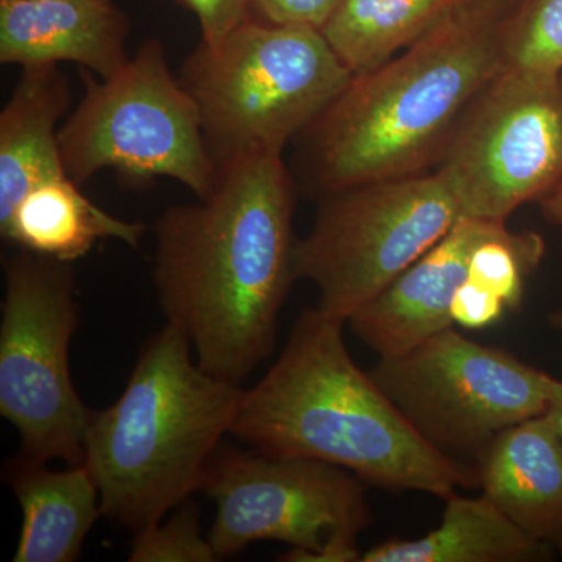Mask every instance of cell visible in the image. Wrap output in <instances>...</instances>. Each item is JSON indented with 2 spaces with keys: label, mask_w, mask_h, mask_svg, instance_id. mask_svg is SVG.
Masks as SVG:
<instances>
[{
  "label": "cell",
  "mask_w": 562,
  "mask_h": 562,
  "mask_svg": "<svg viewBox=\"0 0 562 562\" xmlns=\"http://www.w3.org/2000/svg\"><path fill=\"white\" fill-rule=\"evenodd\" d=\"M131 562H216L209 538H203L199 514L187 508L171 519L149 525L133 536Z\"/></svg>",
  "instance_id": "7402d4cb"
},
{
  "label": "cell",
  "mask_w": 562,
  "mask_h": 562,
  "mask_svg": "<svg viewBox=\"0 0 562 562\" xmlns=\"http://www.w3.org/2000/svg\"><path fill=\"white\" fill-rule=\"evenodd\" d=\"M371 376L425 441L458 460L480 454L502 431L541 416L558 380L509 351L446 328Z\"/></svg>",
  "instance_id": "30bf717a"
},
{
  "label": "cell",
  "mask_w": 562,
  "mask_h": 562,
  "mask_svg": "<svg viewBox=\"0 0 562 562\" xmlns=\"http://www.w3.org/2000/svg\"><path fill=\"white\" fill-rule=\"evenodd\" d=\"M543 220L562 233V184L539 202Z\"/></svg>",
  "instance_id": "484cf974"
},
{
  "label": "cell",
  "mask_w": 562,
  "mask_h": 562,
  "mask_svg": "<svg viewBox=\"0 0 562 562\" xmlns=\"http://www.w3.org/2000/svg\"><path fill=\"white\" fill-rule=\"evenodd\" d=\"M21 69L0 111V224L36 184L68 176L57 128L72 99L68 77L57 65Z\"/></svg>",
  "instance_id": "9a60e30c"
},
{
  "label": "cell",
  "mask_w": 562,
  "mask_h": 562,
  "mask_svg": "<svg viewBox=\"0 0 562 562\" xmlns=\"http://www.w3.org/2000/svg\"><path fill=\"white\" fill-rule=\"evenodd\" d=\"M85 94L58 131L66 173L85 184L113 169L144 183L168 177L203 199L217 166L203 138L201 114L173 76L160 40L140 44L109 79L80 70Z\"/></svg>",
  "instance_id": "8992f818"
},
{
  "label": "cell",
  "mask_w": 562,
  "mask_h": 562,
  "mask_svg": "<svg viewBox=\"0 0 562 562\" xmlns=\"http://www.w3.org/2000/svg\"><path fill=\"white\" fill-rule=\"evenodd\" d=\"M341 0H250V16L277 25L322 31Z\"/></svg>",
  "instance_id": "603a6c76"
},
{
  "label": "cell",
  "mask_w": 562,
  "mask_h": 562,
  "mask_svg": "<svg viewBox=\"0 0 562 562\" xmlns=\"http://www.w3.org/2000/svg\"><path fill=\"white\" fill-rule=\"evenodd\" d=\"M438 528L420 539L387 541L361 554V562H536L554 550L532 541L486 495L446 498Z\"/></svg>",
  "instance_id": "ac0fdd59"
},
{
  "label": "cell",
  "mask_w": 562,
  "mask_h": 562,
  "mask_svg": "<svg viewBox=\"0 0 562 562\" xmlns=\"http://www.w3.org/2000/svg\"><path fill=\"white\" fill-rule=\"evenodd\" d=\"M7 482L22 514L14 562H72L92 525L103 516L101 494L87 464L49 471L46 462L14 458Z\"/></svg>",
  "instance_id": "2e32d148"
},
{
  "label": "cell",
  "mask_w": 562,
  "mask_h": 562,
  "mask_svg": "<svg viewBox=\"0 0 562 562\" xmlns=\"http://www.w3.org/2000/svg\"><path fill=\"white\" fill-rule=\"evenodd\" d=\"M546 413L552 417L554 427H557L562 438V380H558L552 398H550L549 408H547Z\"/></svg>",
  "instance_id": "4316f807"
},
{
  "label": "cell",
  "mask_w": 562,
  "mask_h": 562,
  "mask_svg": "<svg viewBox=\"0 0 562 562\" xmlns=\"http://www.w3.org/2000/svg\"><path fill=\"white\" fill-rule=\"evenodd\" d=\"M506 227V222L461 217L441 241L347 321L351 330L380 358H390L453 327L450 305L468 280L473 250Z\"/></svg>",
  "instance_id": "7c38bea8"
},
{
  "label": "cell",
  "mask_w": 562,
  "mask_h": 562,
  "mask_svg": "<svg viewBox=\"0 0 562 562\" xmlns=\"http://www.w3.org/2000/svg\"><path fill=\"white\" fill-rule=\"evenodd\" d=\"M550 325L562 335V306L561 308L554 310L553 313H550L549 316Z\"/></svg>",
  "instance_id": "83f0119b"
},
{
  "label": "cell",
  "mask_w": 562,
  "mask_h": 562,
  "mask_svg": "<svg viewBox=\"0 0 562 562\" xmlns=\"http://www.w3.org/2000/svg\"><path fill=\"white\" fill-rule=\"evenodd\" d=\"M506 310L508 306L497 294L468 277L454 294L450 316L462 328L482 330L501 319Z\"/></svg>",
  "instance_id": "cb8c5ba5"
},
{
  "label": "cell",
  "mask_w": 562,
  "mask_h": 562,
  "mask_svg": "<svg viewBox=\"0 0 562 562\" xmlns=\"http://www.w3.org/2000/svg\"><path fill=\"white\" fill-rule=\"evenodd\" d=\"M546 243L535 232L516 233L508 227L473 250L469 280L497 294L508 310L522 303L525 280L541 265Z\"/></svg>",
  "instance_id": "44dd1931"
},
{
  "label": "cell",
  "mask_w": 562,
  "mask_h": 562,
  "mask_svg": "<svg viewBox=\"0 0 562 562\" xmlns=\"http://www.w3.org/2000/svg\"><path fill=\"white\" fill-rule=\"evenodd\" d=\"M461 210L435 173L372 181L319 199L295 246V277L316 284V308L347 322L452 231Z\"/></svg>",
  "instance_id": "ba28073f"
},
{
  "label": "cell",
  "mask_w": 562,
  "mask_h": 562,
  "mask_svg": "<svg viewBox=\"0 0 562 562\" xmlns=\"http://www.w3.org/2000/svg\"><path fill=\"white\" fill-rule=\"evenodd\" d=\"M476 471L483 495L528 538L562 550V438L549 414L502 431Z\"/></svg>",
  "instance_id": "5bb4252c"
},
{
  "label": "cell",
  "mask_w": 562,
  "mask_h": 562,
  "mask_svg": "<svg viewBox=\"0 0 562 562\" xmlns=\"http://www.w3.org/2000/svg\"><path fill=\"white\" fill-rule=\"evenodd\" d=\"M516 0H458L403 54L353 76L299 135L303 187L317 199L441 160L458 124L503 70Z\"/></svg>",
  "instance_id": "7a4b0ae2"
},
{
  "label": "cell",
  "mask_w": 562,
  "mask_h": 562,
  "mask_svg": "<svg viewBox=\"0 0 562 562\" xmlns=\"http://www.w3.org/2000/svg\"><path fill=\"white\" fill-rule=\"evenodd\" d=\"M458 0H341L322 35L353 76L416 43Z\"/></svg>",
  "instance_id": "d6986e66"
},
{
  "label": "cell",
  "mask_w": 562,
  "mask_h": 562,
  "mask_svg": "<svg viewBox=\"0 0 562 562\" xmlns=\"http://www.w3.org/2000/svg\"><path fill=\"white\" fill-rule=\"evenodd\" d=\"M344 324L306 308L279 360L244 391L231 435L255 452L327 462L386 490L446 501L476 486V464L425 441L371 373L355 364Z\"/></svg>",
  "instance_id": "3957f363"
},
{
  "label": "cell",
  "mask_w": 562,
  "mask_h": 562,
  "mask_svg": "<svg viewBox=\"0 0 562 562\" xmlns=\"http://www.w3.org/2000/svg\"><path fill=\"white\" fill-rule=\"evenodd\" d=\"M357 479L327 462L220 450L202 490L216 503L211 546L220 560L277 541L292 547L283 561H360L358 535L372 519Z\"/></svg>",
  "instance_id": "9c48e42d"
},
{
  "label": "cell",
  "mask_w": 562,
  "mask_h": 562,
  "mask_svg": "<svg viewBox=\"0 0 562 562\" xmlns=\"http://www.w3.org/2000/svg\"><path fill=\"white\" fill-rule=\"evenodd\" d=\"M461 217L506 222L562 184V74L503 69L472 102L438 162Z\"/></svg>",
  "instance_id": "8fae6325"
},
{
  "label": "cell",
  "mask_w": 562,
  "mask_h": 562,
  "mask_svg": "<svg viewBox=\"0 0 562 562\" xmlns=\"http://www.w3.org/2000/svg\"><path fill=\"white\" fill-rule=\"evenodd\" d=\"M179 79L217 166L254 151L283 155L353 74L317 29L249 16L220 43L201 41Z\"/></svg>",
  "instance_id": "5b68a950"
},
{
  "label": "cell",
  "mask_w": 562,
  "mask_h": 562,
  "mask_svg": "<svg viewBox=\"0 0 562 562\" xmlns=\"http://www.w3.org/2000/svg\"><path fill=\"white\" fill-rule=\"evenodd\" d=\"M131 20L111 0H0V63L70 61L109 79L131 57Z\"/></svg>",
  "instance_id": "4fadbf2b"
},
{
  "label": "cell",
  "mask_w": 562,
  "mask_h": 562,
  "mask_svg": "<svg viewBox=\"0 0 562 562\" xmlns=\"http://www.w3.org/2000/svg\"><path fill=\"white\" fill-rule=\"evenodd\" d=\"M0 414L16 428L22 457L85 462L91 409L70 376L79 325L74 262L16 249L3 258Z\"/></svg>",
  "instance_id": "52a82bcc"
},
{
  "label": "cell",
  "mask_w": 562,
  "mask_h": 562,
  "mask_svg": "<svg viewBox=\"0 0 562 562\" xmlns=\"http://www.w3.org/2000/svg\"><path fill=\"white\" fill-rule=\"evenodd\" d=\"M147 231L143 222L122 221L95 205L69 176L36 184L0 224L10 246L68 262L90 254L101 239L136 249Z\"/></svg>",
  "instance_id": "e0dca14e"
},
{
  "label": "cell",
  "mask_w": 562,
  "mask_h": 562,
  "mask_svg": "<svg viewBox=\"0 0 562 562\" xmlns=\"http://www.w3.org/2000/svg\"><path fill=\"white\" fill-rule=\"evenodd\" d=\"M191 349L183 328L166 322L140 349L121 397L91 414L85 464L103 516L133 531L203 490L241 405V384L206 372Z\"/></svg>",
  "instance_id": "277c9868"
},
{
  "label": "cell",
  "mask_w": 562,
  "mask_h": 562,
  "mask_svg": "<svg viewBox=\"0 0 562 562\" xmlns=\"http://www.w3.org/2000/svg\"><path fill=\"white\" fill-rule=\"evenodd\" d=\"M294 177L279 154L217 165L198 203L172 205L154 225L151 280L168 322L195 361L241 384L276 346L277 321L295 277Z\"/></svg>",
  "instance_id": "6da1fadb"
},
{
  "label": "cell",
  "mask_w": 562,
  "mask_h": 562,
  "mask_svg": "<svg viewBox=\"0 0 562 562\" xmlns=\"http://www.w3.org/2000/svg\"><path fill=\"white\" fill-rule=\"evenodd\" d=\"M199 20L202 43H220L250 16V0H173Z\"/></svg>",
  "instance_id": "d4e9b609"
},
{
  "label": "cell",
  "mask_w": 562,
  "mask_h": 562,
  "mask_svg": "<svg viewBox=\"0 0 562 562\" xmlns=\"http://www.w3.org/2000/svg\"><path fill=\"white\" fill-rule=\"evenodd\" d=\"M503 69L560 76L562 0H516L503 40Z\"/></svg>",
  "instance_id": "ffe728a7"
}]
</instances>
